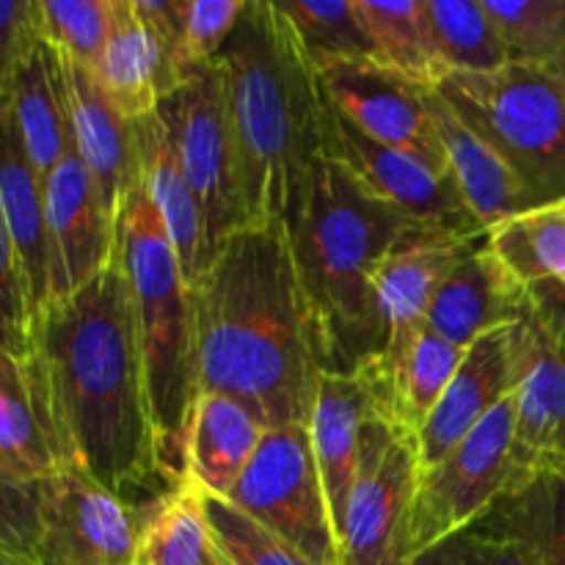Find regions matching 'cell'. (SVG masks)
I'll return each instance as SVG.
<instances>
[{
	"label": "cell",
	"mask_w": 565,
	"mask_h": 565,
	"mask_svg": "<svg viewBox=\"0 0 565 565\" xmlns=\"http://www.w3.org/2000/svg\"><path fill=\"white\" fill-rule=\"evenodd\" d=\"M31 356L70 467L125 502L158 480L169 486L136 307L116 254L86 287L44 307L33 323Z\"/></svg>",
	"instance_id": "1"
},
{
	"label": "cell",
	"mask_w": 565,
	"mask_h": 565,
	"mask_svg": "<svg viewBox=\"0 0 565 565\" xmlns=\"http://www.w3.org/2000/svg\"><path fill=\"white\" fill-rule=\"evenodd\" d=\"M511 64L552 66L565 58V0H483Z\"/></svg>",
	"instance_id": "35"
},
{
	"label": "cell",
	"mask_w": 565,
	"mask_h": 565,
	"mask_svg": "<svg viewBox=\"0 0 565 565\" xmlns=\"http://www.w3.org/2000/svg\"><path fill=\"white\" fill-rule=\"evenodd\" d=\"M191 298L199 395L237 397L270 428L307 425L323 364L285 226L252 224L226 237Z\"/></svg>",
	"instance_id": "2"
},
{
	"label": "cell",
	"mask_w": 565,
	"mask_h": 565,
	"mask_svg": "<svg viewBox=\"0 0 565 565\" xmlns=\"http://www.w3.org/2000/svg\"><path fill=\"white\" fill-rule=\"evenodd\" d=\"M463 353V348L452 345L434 329H425L392 379L370 392L373 412L417 436L461 367Z\"/></svg>",
	"instance_id": "30"
},
{
	"label": "cell",
	"mask_w": 565,
	"mask_h": 565,
	"mask_svg": "<svg viewBox=\"0 0 565 565\" xmlns=\"http://www.w3.org/2000/svg\"><path fill=\"white\" fill-rule=\"evenodd\" d=\"M188 0H132V11L174 50L177 64H180L182 44V22H185Z\"/></svg>",
	"instance_id": "43"
},
{
	"label": "cell",
	"mask_w": 565,
	"mask_h": 565,
	"mask_svg": "<svg viewBox=\"0 0 565 565\" xmlns=\"http://www.w3.org/2000/svg\"><path fill=\"white\" fill-rule=\"evenodd\" d=\"M483 237V235H480ZM480 237L458 241L445 235H419L403 243L375 276V309L381 323V348L359 373L367 392H375L392 379L414 342L428 329V312L436 290L450 274L461 254Z\"/></svg>",
	"instance_id": "15"
},
{
	"label": "cell",
	"mask_w": 565,
	"mask_h": 565,
	"mask_svg": "<svg viewBox=\"0 0 565 565\" xmlns=\"http://www.w3.org/2000/svg\"><path fill=\"white\" fill-rule=\"evenodd\" d=\"M0 215L20 254L33 323L50 303V237L44 180L33 169L17 127L9 94L0 92Z\"/></svg>",
	"instance_id": "22"
},
{
	"label": "cell",
	"mask_w": 565,
	"mask_h": 565,
	"mask_svg": "<svg viewBox=\"0 0 565 565\" xmlns=\"http://www.w3.org/2000/svg\"><path fill=\"white\" fill-rule=\"evenodd\" d=\"M326 154L345 163L364 188H370L384 202L395 204L430 232L458 241L486 235V226L467 207L450 171H436L414 154L373 141L329 105H326Z\"/></svg>",
	"instance_id": "12"
},
{
	"label": "cell",
	"mask_w": 565,
	"mask_h": 565,
	"mask_svg": "<svg viewBox=\"0 0 565 565\" xmlns=\"http://www.w3.org/2000/svg\"><path fill=\"white\" fill-rule=\"evenodd\" d=\"M315 72L340 61L375 58L353 0H276Z\"/></svg>",
	"instance_id": "33"
},
{
	"label": "cell",
	"mask_w": 565,
	"mask_h": 565,
	"mask_svg": "<svg viewBox=\"0 0 565 565\" xmlns=\"http://www.w3.org/2000/svg\"><path fill=\"white\" fill-rule=\"evenodd\" d=\"M379 64L436 92L452 75L430 25L428 0H353Z\"/></svg>",
	"instance_id": "28"
},
{
	"label": "cell",
	"mask_w": 565,
	"mask_h": 565,
	"mask_svg": "<svg viewBox=\"0 0 565 565\" xmlns=\"http://www.w3.org/2000/svg\"><path fill=\"white\" fill-rule=\"evenodd\" d=\"M0 565H42L36 557H9V561H0Z\"/></svg>",
	"instance_id": "44"
},
{
	"label": "cell",
	"mask_w": 565,
	"mask_h": 565,
	"mask_svg": "<svg viewBox=\"0 0 565 565\" xmlns=\"http://www.w3.org/2000/svg\"><path fill=\"white\" fill-rule=\"evenodd\" d=\"M114 254L132 292L160 458L166 480L174 486L185 478L188 430L199 401L196 318L191 285L141 180L116 215Z\"/></svg>",
	"instance_id": "5"
},
{
	"label": "cell",
	"mask_w": 565,
	"mask_h": 565,
	"mask_svg": "<svg viewBox=\"0 0 565 565\" xmlns=\"http://www.w3.org/2000/svg\"><path fill=\"white\" fill-rule=\"evenodd\" d=\"M370 412H373V401L359 375H320L307 428L312 436L315 461H318L320 478H323L326 497H329L337 544H340V530L345 524L348 502H351L353 483H356L362 425Z\"/></svg>",
	"instance_id": "24"
},
{
	"label": "cell",
	"mask_w": 565,
	"mask_h": 565,
	"mask_svg": "<svg viewBox=\"0 0 565 565\" xmlns=\"http://www.w3.org/2000/svg\"><path fill=\"white\" fill-rule=\"evenodd\" d=\"M246 3L248 0H188L180 44L182 75L191 77L204 66L215 64L235 33Z\"/></svg>",
	"instance_id": "38"
},
{
	"label": "cell",
	"mask_w": 565,
	"mask_h": 565,
	"mask_svg": "<svg viewBox=\"0 0 565 565\" xmlns=\"http://www.w3.org/2000/svg\"><path fill=\"white\" fill-rule=\"evenodd\" d=\"M430 25L450 72H497L511 64L483 0H428Z\"/></svg>",
	"instance_id": "34"
},
{
	"label": "cell",
	"mask_w": 565,
	"mask_h": 565,
	"mask_svg": "<svg viewBox=\"0 0 565 565\" xmlns=\"http://www.w3.org/2000/svg\"><path fill=\"white\" fill-rule=\"evenodd\" d=\"M563 475H565V472H563Z\"/></svg>",
	"instance_id": "46"
},
{
	"label": "cell",
	"mask_w": 565,
	"mask_h": 565,
	"mask_svg": "<svg viewBox=\"0 0 565 565\" xmlns=\"http://www.w3.org/2000/svg\"><path fill=\"white\" fill-rule=\"evenodd\" d=\"M88 72L110 105L130 121L152 116L158 105L188 81L174 50L132 11V0H119L114 31Z\"/></svg>",
	"instance_id": "20"
},
{
	"label": "cell",
	"mask_w": 565,
	"mask_h": 565,
	"mask_svg": "<svg viewBox=\"0 0 565 565\" xmlns=\"http://www.w3.org/2000/svg\"><path fill=\"white\" fill-rule=\"evenodd\" d=\"M226 502L312 565H340L334 519L307 425H274Z\"/></svg>",
	"instance_id": "9"
},
{
	"label": "cell",
	"mask_w": 565,
	"mask_h": 565,
	"mask_svg": "<svg viewBox=\"0 0 565 565\" xmlns=\"http://www.w3.org/2000/svg\"><path fill=\"white\" fill-rule=\"evenodd\" d=\"M252 224L296 226L326 154V103L276 0H248L215 58Z\"/></svg>",
	"instance_id": "3"
},
{
	"label": "cell",
	"mask_w": 565,
	"mask_h": 565,
	"mask_svg": "<svg viewBox=\"0 0 565 565\" xmlns=\"http://www.w3.org/2000/svg\"><path fill=\"white\" fill-rule=\"evenodd\" d=\"M412 565H539L524 544L469 527L436 541L419 552Z\"/></svg>",
	"instance_id": "40"
},
{
	"label": "cell",
	"mask_w": 565,
	"mask_h": 565,
	"mask_svg": "<svg viewBox=\"0 0 565 565\" xmlns=\"http://www.w3.org/2000/svg\"><path fill=\"white\" fill-rule=\"evenodd\" d=\"M138 143V174L141 185L163 218L169 241L180 259L182 276L188 285H196L202 270L207 268V243H204V221L196 196L188 188L180 166H177L171 143L166 138L158 116L136 121Z\"/></svg>",
	"instance_id": "27"
},
{
	"label": "cell",
	"mask_w": 565,
	"mask_h": 565,
	"mask_svg": "<svg viewBox=\"0 0 565 565\" xmlns=\"http://www.w3.org/2000/svg\"><path fill=\"white\" fill-rule=\"evenodd\" d=\"M14 108L17 127L33 169L44 182L72 143L70 108H66L61 58L44 39H39L17 64L3 88Z\"/></svg>",
	"instance_id": "26"
},
{
	"label": "cell",
	"mask_w": 565,
	"mask_h": 565,
	"mask_svg": "<svg viewBox=\"0 0 565 565\" xmlns=\"http://www.w3.org/2000/svg\"><path fill=\"white\" fill-rule=\"evenodd\" d=\"M50 237V303L64 301L114 263L116 221L105 207L94 177L70 143L44 182ZM47 303V307H50Z\"/></svg>",
	"instance_id": "16"
},
{
	"label": "cell",
	"mask_w": 565,
	"mask_h": 565,
	"mask_svg": "<svg viewBox=\"0 0 565 565\" xmlns=\"http://www.w3.org/2000/svg\"><path fill=\"white\" fill-rule=\"evenodd\" d=\"M61 58V75H64L66 108H70L72 141L77 154L86 163L88 174L94 177L108 207L110 218L125 207L127 196L138 185V143L136 121L125 119L110 105L103 88L97 86L92 72L75 61Z\"/></svg>",
	"instance_id": "19"
},
{
	"label": "cell",
	"mask_w": 565,
	"mask_h": 565,
	"mask_svg": "<svg viewBox=\"0 0 565 565\" xmlns=\"http://www.w3.org/2000/svg\"><path fill=\"white\" fill-rule=\"evenodd\" d=\"M428 108L441 152H445L447 171L456 180L467 207L486 226V232L511 215L535 207L522 182L502 163L500 154L489 143L480 141L436 92H428Z\"/></svg>",
	"instance_id": "25"
},
{
	"label": "cell",
	"mask_w": 565,
	"mask_h": 565,
	"mask_svg": "<svg viewBox=\"0 0 565 565\" xmlns=\"http://www.w3.org/2000/svg\"><path fill=\"white\" fill-rule=\"evenodd\" d=\"M39 486H22L0 469V561L36 557Z\"/></svg>",
	"instance_id": "41"
},
{
	"label": "cell",
	"mask_w": 565,
	"mask_h": 565,
	"mask_svg": "<svg viewBox=\"0 0 565 565\" xmlns=\"http://www.w3.org/2000/svg\"><path fill=\"white\" fill-rule=\"evenodd\" d=\"M527 312V287L497 259L486 235L461 254L436 290L428 329L463 348L489 331L519 323Z\"/></svg>",
	"instance_id": "18"
},
{
	"label": "cell",
	"mask_w": 565,
	"mask_h": 565,
	"mask_svg": "<svg viewBox=\"0 0 565 565\" xmlns=\"http://www.w3.org/2000/svg\"><path fill=\"white\" fill-rule=\"evenodd\" d=\"M519 489L541 472H565V287H527V312L516 323Z\"/></svg>",
	"instance_id": "10"
},
{
	"label": "cell",
	"mask_w": 565,
	"mask_h": 565,
	"mask_svg": "<svg viewBox=\"0 0 565 565\" xmlns=\"http://www.w3.org/2000/svg\"><path fill=\"white\" fill-rule=\"evenodd\" d=\"M204 511L226 565H312L287 541L237 511L232 502L204 494Z\"/></svg>",
	"instance_id": "37"
},
{
	"label": "cell",
	"mask_w": 565,
	"mask_h": 565,
	"mask_svg": "<svg viewBox=\"0 0 565 565\" xmlns=\"http://www.w3.org/2000/svg\"><path fill=\"white\" fill-rule=\"evenodd\" d=\"M143 519L83 469L64 467L39 483L42 565H132Z\"/></svg>",
	"instance_id": "13"
},
{
	"label": "cell",
	"mask_w": 565,
	"mask_h": 565,
	"mask_svg": "<svg viewBox=\"0 0 565 565\" xmlns=\"http://www.w3.org/2000/svg\"><path fill=\"white\" fill-rule=\"evenodd\" d=\"M39 33L64 58L92 70L119 17V0H36Z\"/></svg>",
	"instance_id": "36"
},
{
	"label": "cell",
	"mask_w": 565,
	"mask_h": 565,
	"mask_svg": "<svg viewBox=\"0 0 565 565\" xmlns=\"http://www.w3.org/2000/svg\"><path fill=\"white\" fill-rule=\"evenodd\" d=\"M320 94L359 132L384 147L414 154L436 171H447L445 152L428 108V92L375 58L340 61L318 72Z\"/></svg>",
	"instance_id": "14"
},
{
	"label": "cell",
	"mask_w": 565,
	"mask_h": 565,
	"mask_svg": "<svg viewBox=\"0 0 565 565\" xmlns=\"http://www.w3.org/2000/svg\"><path fill=\"white\" fill-rule=\"evenodd\" d=\"M270 425L248 403L224 392H202L185 445V478L207 497L226 500Z\"/></svg>",
	"instance_id": "23"
},
{
	"label": "cell",
	"mask_w": 565,
	"mask_h": 565,
	"mask_svg": "<svg viewBox=\"0 0 565 565\" xmlns=\"http://www.w3.org/2000/svg\"><path fill=\"white\" fill-rule=\"evenodd\" d=\"M516 395H508L434 469L419 472L406 524L408 557L478 524L500 497L519 489L513 467Z\"/></svg>",
	"instance_id": "8"
},
{
	"label": "cell",
	"mask_w": 565,
	"mask_h": 565,
	"mask_svg": "<svg viewBox=\"0 0 565 565\" xmlns=\"http://www.w3.org/2000/svg\"><path fill=\"white\" fill-rule=\"evenodd\" d=\"M154 116L163 125L177 166L202 210L210 263L226 237L248 226L241 166L218 66L210 64L182 81L158 105Z\"/></svg>",
	"instance_id": "7"
},
{
	"label": "cell",
	"mask_w": 565,
	"mask_h": 565,
	"mask_svg": "<svg viewBox=\"0 0 565 565\" xmlns=\"http://www.w3.org/2000/svg\"><path fill=\"white\" fill-rule=\"evenodd\" d=\"M486 243L524 287H565V202L539 204L486 232Z\"/></svg>",
	"instance_id": "32"
},
{
	"label": "cell",
	"mask_w": 565,
	"mask_h": 565,
	"mask_svg": "<svg viewBox=\"0 0 565 565\" xmlns=\"http://www.w3.org/2000/svg\"><path fill=\"white\" fill-rule=\"evenodd\" d=\"M33 348V309L28 298L25 274L20 254L0 215V351L11 356H31Z\"/></svg>",
	"instance_id": "39"
},
{
	"label": "cell",
	"mask_w": 565,
	"mask_h": 565,
	"mask_svg": "<svg viewBox=\"0 0 565 565\" xmlns=\"http://www.w3.org/2000/svg\"><path fill=\"white\" fill-rule=\"evenodd\" d=\"M66 463L33 356L0 351V469L17 483H44Z\"/></svg>",
	"instance_id": "21"
},
{
	"label": "cell",
	"mask_w": 565,
	"mask_h": 565,
	"mask_svg": "<svg viewBox=\"0 0 565 565\" xmlns=\"http://www.w3.org/2000/svg\"><path fill=\"white\" fill-rule=\"evenodd\" d=\"M132 565H226L204 511V491L182 478L152 500Z\"/></svg>",
	"instance_id": "29"
},
{
	"label": "cell",
	"mask_w": 565,
	"mask_h": 565,
	"mask_svg": "<svg viewBox=\"0 0 565 565\" xmlns=\"http://www.w3.org/2000/svg\"><path fill=\"white\" fill-rule=\"evenodd\" d=\"M475 530L527 546L539 565H565V475L541 472L500 497Z\"/></svg>",
	"instance_id": "31"
},
{
	"label": "cell",
	"mask_w": 565,
	"mask_h": 565,
	"mask_svg": "<svg viewBox=\"0 0 565 565\" xmlns=\"http://www.w3.org/2000/svg\"><path fill=\"white\" fill-rule=\"evenodd\" d=\"M419 480L417 436L370 412L340 530V565H412L406 524Z\"/></svg>",
	"instance_id": "11"
},
{
	"label": "cell",
	"mask_w": 565,
	"mask_h": 565,
	"mask_svg": "<svg viewBox=\"0 0 565 565\" xmlns=\"http://www.w3.org/2000/svg\"><path fill=\"white\" fill-rule=\"evenodd\" d=\"M516 323L489 331L463 353L461 367L417 430L419 472L434 469L461 439H467L508 395L516 392Z\"/></svg>",
	"instance_id": "17"
},
{
	"label": "cell",
	"mask_w": 565,
	"mask_h": 565,
	"mask_svg": "<svg viewBox=\"0 0 565 565\" xmlns=\"http://www.w3.org/2000/svg\"><path fill=\"white\" fill-rule=\"evenodd\" d=\"M39 39L36 0H0V92Z\"/></svg>",
	"instance_id": "42"
},
{
	"label": "cell",
	"mask_w": 565,
	"mask_h": 565,
	"mask_svg": "<svg viewBox=\"0 0 565 565\" xmlns=\"http://www.w3.org/2000/svg\"><path fill=\"white\" fill-rule=\"evenodd\" d=\"M447 108L489 143L530 202H565V88L546 66L452 72L436 88Z\"/></svg>",
	"instance_id": "6"
},
{
	"label": "cell",
	"mask_w": 565,
	"mask_h": 565,
	"mask_svg": "<svg viewBox=\"0 0 565 565\" xmlns=\"http://www.w3.org/2000/svg\"><path fill=\"white\" fill-rule=\"evenodd\" d=\"M428 232L364 188L345 163L320 158L307 207L287 235L323 373L353 375L379 353L375 276L392 252Z\"/></svg>",
	"instance_id": "4"
},
{
	"label": "cell",
	"mask_w": 565,
	"mask_h": 565,
	"mask_svg": "<svg viewBox=\"0 0 565 565\" xmlns=\"http://www.w3.org/2000/svg\"><path fill=\"white\" fill-rule=\"evenodd\" d=\"M552 72H555V75L561 77V83H563V88H565V58L557 61V64L552 66Z\"/></svg>",
	"instance_id": "45"
}]
</instances>
